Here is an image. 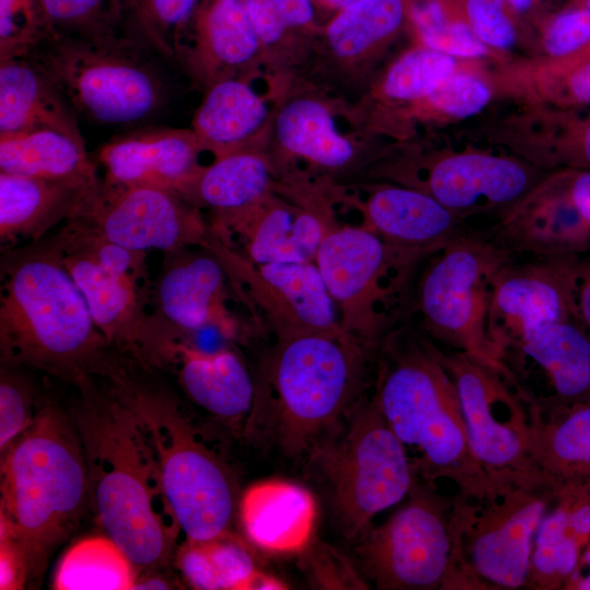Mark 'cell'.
Wrapping results in <instances>:
<instances>
[{
	"label": "cell",
	"instance_id": "3957f363",
	"mask_svg": "<svg viewBox=\"0 0 590 590\" xmlns=\"http://www.w3.org/2000/svg\"><path fill=\"white\" fill-rule=\"evenodd\" d=\"M370 352L347 333L276 339L244 436L268 435L288 456L310 455L362 400Z\"/></svg>",
	"mask_w": 590,
	"mask_h": 590
},
{
	"label": "cell",
	"instance_id": "ba28073f",
	"mask_svg": "<svg viewBox=\"0 0 590 590\" xmlns=\"http://www.w3.org/2000/svg\"><path fill=\"white\" fill-rule=\"evenodd\" d=\"M30 56L82 116L107 125L162 108L166 85L145 47L116 34L48 36Z\"/></svg>",
	"mask_w": 590,
	"mask_h": 590
},
{
	"label": "cell",
	"instance_id": "9f6ffc18",
	"mask_svg": "<svg viewBox=\"0 0 590 590\" xmlns=\"http://www.w3.org/2000/svg\"><path fill=\"white\" fill-rule=\"evenodd\" d=\"M582 560L587 567V574L573 579L571 581L578 589L590 590V550H588L582 557Z\"/></svg>",
	"mask_w": 590,
	"mask_h": 590
},
{
	"label": "cell",
	"instance_id": "836d02e7",
	"mask_svg": "<svg viewBox=\"0 0 590 590\" xmlns=\"http://www.w3.org/2000/svg\"><path fill=\"white\" fill-rule=\"evenodd\" d=\"M275 134L286 152L322 168H342L355 155L352 142L339 132L330 110L312 98L287 103L278 115Z\"/></svg>",
	"mask_w": 590,
	"mask_h": 590
},
{
	"label": "cell",
	"instance_id": "5bb4252c",
	"mask_svg": "<svg viewBox=\"0 0 590 590\" xmlns=\"http://www.w3.org/2000/svg\"><path fill=\"white\" fill-rule=\"evenodd\" d=\"M64 223L137 251L203 246L211 232L199 209L175 192L101 178L83 191Z\"/></svg>",
	"mask_w": 590,
	"mask_h": 590
},
{
	"label": "cell",
	"instance_id": "8992f818",
	"mask_svg": "<svg viewBox=\"0 0 590 590\" xmlns=\"http://www.w3.org/2000/svg\"><path fill=\"white\" fill-rule=\"evenodd\" d=\"M0 538L25 550L32 575L75 530L88 504L87 475L70 414L55 404L1 452Z\"/></svg>",
	"mask_w": 590,
	"mask_h": 590
},
{
	"label": "cell",
	"instance_id": "30bf717a",
	"mask_svg": "<svg viewBox=\"0 0 590 590\" xmlns=\"http://www.w3.org/2000/svg\"><path fill=\"white\" fill-rule=\"evenodd\" d=\"M426 252L391 245L364 226H333L315 258L343 331L369 350L391 332Z\"/></svg>",
	"mask_w": 590,
	"mask_h": 590
},
{
	"label": "cell",
	"instance_id": "9c48e42d",
	"mask_svg": "<svg viewBox=\"0 0 590 590\" xmlns=\"http://www.w3.org/2000/svg\"><path fill=\"white\" fill-rule=\"evenodd\" d=\"M310 459L327 483L338 528L349 539H359L373 518L408 496L417 480L374 397L362 399Z\"/></svg>",
	"mask_w": 590,
	"mask_h": 590
},
{
	"label": "cell",
	"instance_id": "603a6c76",
	"mask_svg": "<svg viewBox=\"0 0 590 590\" xmlns=\"http://www.w3.org/2000/svg\"><path fill=\"white\" fill-rule=\"evenodd\" d=\"M362 226L385 241L433 255L468 233L460 217L432 196L412 188L384 186L364 205Z\"/></svg>",
	"mask_w": 590,
	"mask_h": 590
},
{
	"label": "cell",
	"instance_id": "44dd1931",
	"mask_svg": "<svg viewBox=\"0 0 590 590\" xmlns=\"http://www.w3.org/2000/svg\"><path fill=\"white\" fill-rule=\"evenodd\" d=\"M170 366L194 405L245 435L255 402V381L236 351L223 347L206 352L182 340L174 346Z\"/></svg>",
	"mask_w": 590,
	"mask_h": 590
},
{
	"label": "cell",
	"instance_id": "1f68e13d",
	"mask_svg": "<svg viewBox=\"0 0 590 590\" xmlns=\"http://www.w3.org/2000/svg\"><path fill=\"white\" fill-rule=\"evenodd\" d=\"M271 170L251 150L231 153L204 166L181 198L196 208H209L213 217L244 210L268 196Z\"/></svg>",
	"mask_w": 590,
	"mask_h": 590
},
{
	"label": "cell",
	"instance_id": "680465c9",
	"mask_svg": "<svg viewBox=\"0 0 590 590\" xmlns=\"http://www.w3.org/2000/svg\"><path fill=\"white\" fill-rule=\"evenodd\" d=\"M508 3L517 11L523 12L529 10L534 0H507Z\"/></svg>",
	"mask_w": 590,
	"mask_h": 590
},
{
	"label": "cell",
	"instance_id": "d6986e66",
	"mask_svg": "<svg viewBox=\"0 0 590 590\" xmlns=\"http://www.w3.org/2000/svg\"><path fill=\"white\" fill-rule=\"evenodd\" d=\"M200 152L192 130L149 128L110 140L97 158L107 182L181 196L204 167L198 160Z\"/></svg>",
	"mask_w": 590,
	"mask_h": 590
},
{
	"label": "cell",
	"instance_id": "484cf974",
	"mask_svg": "<svg viewBox=\"0 0 590 590\" xmlns=\"http://www.w3.org/2000/svg\"><path fill=\"white\" fill-rule=\"evenodd\" d=\"M260 47L246 0H212L197 23L192 44L181 45L176 60L209 88L234 78L232 73L248 66Z\"/></svg>",
	"mask_w": 590,
	"mask_h": 590
},
{
	"label": "cell",
	"instance_id": "d590c367",
	"mask_svg": "<svg viewBox=\"0 0 590 590\" xmlns=\"http://www.w3.org/2000/svg\"><path fill=\"white\" fill-rule=\"evenodd\" d=\"M533 446L539 470L553 489L569 468L590 467V406L546 418L534 400Z\"/></svg>",
	"mask_w": 590,
	"mask_h": 590
},
{
	"label": "cell",
	"instance_id": "83f0119b",
	"mask_svg": "<svg viewBox=\"0 0 590 590\" xmlns=\"http://www.w3.org/2000/svg\"><path fill=\"white\" fill-rule=\"evenodd\" d=\"M87 188L0 172L1 246L10 248L20 239L44 238L58 223L68 220Z\"/></svg>",
	"mask_w": 590,
	"mask_h": 590
},
{
	"label": "cell",
	"instance_id": "9a60e30c",
	"mask_svg": "<svg viewBox=\"0 0 590 590\" xmlns=\"http://www.w3.org/2000/svg\"><path fill=\"white\" fill-rule=\"evenodd\" d=\"M202 247L219 258L233 286L252 308L259 309L276 339L346 333L315 262L253 263L212 229Z\"/></svg>",
	"mask_w": 590,
	"mask_h": 590
},
{
	"label": "cell",
	"instance_id": "11a10c76",
	"mask_svg": "<svg viewBox=\"0 0 590 590\" xmlns=\"http://www.w3.org/2000/svg\"><path fill=\"white\" fill-rule=\"evenodd\" d=\"M172 585L155 569L145 570L138 575L132 589H169Z\"/></svg>",
	"mask_w": 590,
	"mask_h": 590
},
{
	"label": "cell",
	"instance_id": "681fc988",
	"mask_svg": "<svg viewBox=\"0 0 590 590\" xmlns=\"http://www.w3.org/2000/svg\"><path fill=\"white\" fill-rule=\"evenodd\" d=\"M31 568L23 546L12 536L0 538V589H23Z\"/></svg>",
	"mask_w": 590,
	"mask_h": 590
},
{
	"label": "cell",
	"instance_id": "f546056e",
	"mask_svg": "<svg viewBox=\"0 0 590 590\" xmlns=\"http://www.w3.org/2000/svg\"><path fill=\"white\" fill-rule=\"evenodd\" d=\"M267 111L264 101L249 84L237 78L224 79L206 88L192 131L200 150L213 152L215 158L246 151Z\"/></svg>",
	"mask_w": 590,
	"mask_h": 590
},
{
	"label": "cell",
	"instance_id": "2e32d148",
	"mask_svg": "<svg viewBox=\"0 0 590 590\" xmlns=\"http://www.w3.org/2000/svg\"><path fill=\"white\" fill-rule=\"evenodd\" d=\"M582 260L577 253L506 263L495 278L488 334L504 361L541 329L577 320L576 294Z\"/></svg>",
	"mask_w": 590,
	"mask_h": 590
},
{
	"label": "cell",
	"instance_id": "e575fe53",
	"mask_svg": "<svg viewBox=\"0 0 590 590\" xmlns=\"http://www.w3.org/2000/svg\"><path fill=\"white\" fill-rule=\"evenodd\" d=\"M139 573L127 554L108 536H90L61 557L52 588L57 590H129Z\"/></svg>",
	"mask_w": 590,
	"mask_h": 590
},
{
	"label": "cell",
	"instance_id": "7402d4cb",
	"mask_svg": "<svg viewBox=\"0 0 590 590\" xmlns=\"http://www.w3.org/2000/svg\"><path fill=\"white\" fill-rule=\"evenodd\" d=\"M520 164L504 157L464 153L444 157L428 169L421 190L458 217L516 203L530 186Z\"/></svg>",
	"mask_w": 590,
	"mask_h": 590
},
{
	"label": "cell",
	"instance_id": "f907efd6",
	"mask_svg": "<svg viewBox=\"0 0 590 590\" xmlns=\"http://www.w3.org/2000/svg\"><path fill=\"white\" fill-rule=\"evenodd\" d=\"M565 184L566 194L582 220L590 226V170L573 176Z\"/></svg>",
	"mask_w": 590,
	"mask_h": 590
},
{
	"label": "cell",
	"instance_id": "bcb514c9",
	"mask_svg": "<svg viewBox=\"0 0 590 590\" xmlns=\"http://www.w3.org/2000/svg\"><path fill=\"white\" fill-rule=\"evenodd\" d=\"M427 97L437 109L450 116L468 117L485 106L489 91L472 75L450 74Z\"/></svg>",
	"mask_w": 590,
	"mask_h": 590
},
{
	"label": "cell",
	"instance_id": "94428289",
	"mask_svg": "<svg viewBox=\"0 0 590 590\" xmlns=\"http://www.w3.org/2000/svg\"><path fill=\"white\" fill-rule=\"evenodd\" d=\"M581 2V7H586L588 9H590V0H579Z\"/></svg>",
	"mask_w": 590,
	"mask_h": 590
},
{
	"label": "cell",
	"instance_id": "6f0895ef",
	"mask_svg": "<svg viewBox=\"0 0 590 590\" xmlns=\"http://www.w3.org/2000/svg\"><path fill=\"white\" fill-rule=\"evenodd\" d=\"M581 154L583 162L590 166V120L588 121L581 141Z\"/></svg>",
	"mask_w": 590,
	"mask_h": 590
},
{
	"label": "cell",
	"instance_id": "e0dca14e",
	"mask_svg": "<svg viewBox=\"0 0 590 590\" xmlns=\"http://www.w3.org/2000/svg\"><path fill=\"white\" fill-rule=\"evenodd\" d=\"M229 275L219 258L202 246L163 252L152 282L150 314L153 324L174 351L178 341L214 328L225 339L241 338L243 327L228 307Z\"/></svg>",
	"mask_w": 590,
	"mask_h": 590
},
{
	"label": "cell",
	"instance_id": "60d3db41",
	"mask_svg": "<svg viewBox=\"0 0 590 590\" xmlns=\"http://www.w3.org/2000/svg\"><path fill=\"white\" fill-rule=\"evenodd\" d=\"M48 36L40 0H0V59L27 56Z\"/></svg>",
	"mask_w": 590,
	"mask_h": 590
},
{
	"label": "cell",
	"instance_id": "f6af8a7d",
	"mask_svg": "<svg viewBox=\"0 0 590 590\" xmlns=\"http://www.w3.org/2000/svg\"><path fill=\"white\" fill-rule=\"evenodd\" d=\"M246 7L261 45L276 43L285 31L314 16L311 0H246Z\"/></svg>",
	"mask_w": 590,
	"mask_h": 590
},
{
	"label": "cell",
	"instance_id": "c3c4849f",
	"mask_svg": "<svg viewBox=\"0 0 590 590\" xmlns=\"http://www.w3.org/2000/svg\"><path fill=\"white\" fill-rule=\"evenodd\" d=\"M505 0H467L469 25L484 43L507 48L515 42V30L504 12Z\"/></svg>",
	"mask_w": 590,
	"mask_h": 590
},
{
	"label": "cell",
	"instance_id": "ab89813d",
	"mask_svg": "<svg viewBox=\"0 0 590 590\" xmlns=\"http://www.w3.org/2000/svg\"><path fill=\"white\" fill-rule=\"evenodd\" d=\"M413 22L430 49L459 57H480L486 52L483 42L469 24L448 20L437 0H422L412 8Z\"/></svg>",
	"mask_w": 590,
	"mask_h": 590
},
{
	"label": "cell",
	"instance_id": "8fae6325",
	"mask_svg": "<svg viewBox=\"0 0 590 590\" xmlns=\"http://www.w3.org/2000/svg\"><path fill=\"white\" fill-rule=\"evenodd\" d=\"M438 356L456 388L479 468L489 479L548 486L534 457V400L508 366H494L453 350L438 349Z\"/></svg>",
	"mask_w": 590,
	"mask_h": 590
},
{
	"label": "cell",
	"instance_id": "f5cc1de1",
	"mask_svg": "<svg viewBox=\"0 0 590 590\" xmlns=\"http://www.w3.org/2000/svg\"><path fill=\"white\" fill-rule=\"evenodd\" d=\"M567 85L575 101L590 103V56L571 70Z\"/></svg>",
	"mask_w": 590,
	"mask_h": 590
},
{
	"label": "cell",
	"instance_id": "b9f144b4",
	"mask_svg": "<svg viewBox=\"0 0 590 590\" xmlns=\"http://www.w3.org/2000/svg\"><path fill=\"white\" fill-rule=\"evenodd\" d=\"M21 366L2 364L0 375V452L33 423L36 390L20 370Z\"/></svg>",
	"mask_w": 590,
	"mask_h": 590
},
{
	"label": "cell",
	"instance_id": "ee69618b",
	"mask_svg": "<svg viewBox=\"0 0 590 590\" xmlns=\"http://www.w3.org/2000/svg\"><path fill=\"white\" fill-rule=\"evenodd\" d=\"M106 0H40L52 35L96 36L115 34L103 12Z\"/></svg>",
	"mask_w": 590,
	"mask_h": 590
},
{
	"label": "cell",
	"instance_id": "5b68a950",
	"mask_svg": "<svg viewBox=\"0 0 590 590\" xmlns=\"http://www.w3.org/2000/svg\"><path fill=\"white\" fill-rule=\"evenodd\" d=\"M373 397L408 455L414 453L417 477L451 481L458 492L488 482L470 450L453 382L430 341L409 329L391 331L380 344Z\"/></svg>",
	"mask_w": 590,
	"mask_h": 590
},
{
	"label": "cell",
	"instance_id": "74e56055",
	"mask_svg": "<svg viewBox=\"0 0 590 590\" xmlns=\"http://www.w3.org/2000/svg\"><path fill=\"white\" fill-rule=\"evenodd\" d=\"M404 12L402 0H356L331 21L327 40L341 59H353L393 33Z\"/></svg>",
	"mask_w": 590,
	"mask_h": 590
},
{
	"label": "cell",
	"instance_id": "d6a6232c",
	"mask_svg": "<svg viewBox=\"0 0 590 590\" xmlns=\"http://www.w3.org/2000/svg\"><path fill=\"white\" fill-rule=\"evenodd\" d=\"M515 351L544 370L558 400L590 396V335L578 320L550 324Z\"/></svg>",
	"mask_w": 590,
	"mask_h": 590
},
{
	"label": "cell",
	"instance_id": "277c9868",
	"mask_svg": "<svg viewBox=\"0 0 590 590\" xmlns=\"http://www.w3.org/2000/svg\"><path fill=\"white\" fill-rule=\"evenodd\" d=\"M153 369L115 352L104 377L108 389L133 412L153 448L185 540L232 531L240 498L237 481L176 394L153 378Z\"/></svg>",
	"mask_w": 590,
	"mask_h": 590
},
{
	"label": "cell",
	"instance_id": "f1b7e54d",
	"mask_svg": "<svg viewBox=\"0 0 590 590\" xmlns=\"http://www.w3.org/2000/svg\"><path fill=\"white\" fill-rule=\"evenodd\" d=\"M0 172L83 187L99 180L84 140L48 128L0 137Z\"/></svg>",
	"mask_w": 590,
	"mask_h": 590
},
{
	"label": "cell",
	"instance_id": "f35d334b",
	"mask_svg": "<svg viewBox=\"0 0 590 590\" xmlns=\"http://www.w3.org/2000/svg\"><path fill=\"white\" fill-rule=\"evenodd\" d=\"M455 68L451 56L434 49H416L400 58L389 70L385 93L411 101L428 96Z\"/></svg>",
	"mask_w": 590,
	"mask_h": 590
},
{
	"label": "cell",
	"instance_id": "ffe728a7",
	"mask_svg": "<svg viewBox=\"0 0 590 590\" xmlns=\"http://www.w3.org/2000/svg\"><path fill=\"white\" fill-rule=\"evenodd\" d=\"M210 227L225 243L237 236L243 248L237 251L251 262L270 263L315 262L333 226L316 212L288 206L268 194L244 210L213 217Z\"/></svg>",
	"mask_w": 590,
	"mask_h": 590
},
{
	"label": "cell",
	"instance_id": "8d00e7d4",
	"mask_svg": "<svg viewBox=\"0 0 590 590\" xmlns=\"http://www.w3.org/2000/svg\"><path fill=\"white\" fill-rule=\"evenodd\" d=\"M580 540L571 527L566 503L547 508L534 536L527 589H554L571 579L577 570Z\"/></svg>",
	"mask_w": 590,
	"mask_h": 590
},
{
	"label": "cell",
	"instance_id": "cb8c5ba5",
	"mask_svg": "<svg viewBox=\"0 0 590 590\" xmlns=\"http://www.w3.org/2000/svg\"><path fill=\"white\" fill-rule=\"evenodd\" d=\"M316 509L315 498L305 487L267 480L240 495L237 516L253 545L270 553L294 554L311 543Z\"/></svg>",
	"mask_w": 590,
	"mask_h": 590
},
{
	"label": "cell",
	"instance_id": "4fadbf2b",
	"mask_svg": "<svg viewBox=\"0 0 590 590\" xmlns=\"http://www.w3.org/2000/svg\"><path fill=\"white\" fill-rule=\"evenodd\" d=\"M408 502L358 539L365 578L382 590L450 589L453 569L452 499L416 480Z\"/></svg>",
	"mask_w": 590,
	"mask_h": 590
},
{
	"label": "cell",
	"instance_id": "7dc6e473",
	"mask_svg": "<svg viewBox=\"0 0 590 590\" xmlns=\"http://www.w3.org/2000/svg\"><path fill=\"white\" fill-rule=\"evenodd\" d=\"M544 44L557 57L571 55L590 45V9L578 5L557 14L548 24Z\"/></svg>",
	"mask_w": 590,
	"mask_h": 590
},
{
	"label": "cell",
	"instance_id": "db71d44e",
	"mask_svg": "<svg viewBox=\"0 0 590 590\" xmlns=\"http://www.w3.org/2000/svg\"><path fill=\"white\" fill-rule=\"evenodd\" d=\"M568 506V505H567ZM569 520L576 533L586 539L590 535V503H583L569 508Z\"/></svg>",
	"mask_w": 590,
	"mask_h": 590
},
{
	"label": "cell",
	"instance_id": "4dcf8cb0",
	"mask_svg": "<svg viewBox=\"0 0 590 590\" xmlns=\"http://www.w3.org/2000/svg\"><path fill=\"white\" fill-rule=\"evenodd\" d=\"M175 563L186 582L198 590L287 588L256 566L248 546L232 531L206 540H184L175 553Z\"/></svg>",
	"mask_w": 590,
	"mask_h": 590
},
{
	"label": "cell",
	"instance_id": "4316f807",
	"mask_svg": "<svg viewBox=\"0 0 590 590\" xmlns=\"http://www.w3.org/2000/svg\"><path fill=\"white\" fill-rule=\"evenodd\" d=\"M64 99L30 56L0 59V137L48 128L83 140Z\"/></svg>",
	"mask_w": 590,
	"mask_h": 590
},
{
	"label": "cell",
	"instance_id": "816d5d0a",
	"mask_svg": "<svg viewBox=\"0 0 590 590\" xmlns=\"http://www.w3.org/2000/svg\"><path fill=\"white\" fill-rule=\"evenodd\" d=\"M577 320L590 335V260L581 262L576 294Z\"/></svg>",
	"mask_w": 590,
	"mask_h": 590
},
{
	"label": "cell",
	"instance_id": "52a82bcc",
	"mask_svg": "<svg viewBox=\"0 0 590 590\" xmlns=\"http://www.w3.org/2000/svg\"><path fill=\"white\" fill-rule=\"evenodd\" d=\"M554 489L489 479L451 498L450 589L516 590L528 586L533 541Z\"/></svg>",
	"mask_w": 590,
	"mask_h": 590
},
{
	"label": "cell",
	"instance_id": "91938a15",
	"mask_svg": "<svg viewBox=\"0 0 590 590\" xmlns=\"http://www.w3.org/2000/svg\"><path fill=\"white\" fill-rule=\"evenodd\" d=\"M331 7L342 10L356 0H326Z\"/></svg>",
	"mask_w": 590,
	"mask_h": 590
},
{
	"label": "cell",
	"instance_id": "7bdbcfd3",
	"mask_svg": "<svg viewBox=\"0 0 590 590\" xmlns=\"http://www.w3.org/2000/svg\"><path fill=\"white\" fill-rule=\"evenodd\" d=\"M148 44L161 56L176 60L182 28L197 0H138Z\"/></svg>",
	"mask_w": 590,
	"mask_h": 590
},
{
	"label": "cell",
	"instance_id": "6da1fadb",
	"mask_svg": "<svg viewBox=\"0 0 590 590\" xmlns=\"http://www.w3.org/2000/svg\"><path fill=\"white\" fill-rule=\"evenodd\" d=\"M70 411L87 475L88 504L138 573L166 565L181 534L162 473L133 412L86 377Z\"/></svg>",
	"mask_w": 590,
	"mask_h": 590
},
{
	"label": "cell",
	"instance_id": "ac0fdd59",
	"mask_svg": "<svg viewBox=\"0 0 590 590\" xmlns=\"http://www.w3.org/2000/svg\"><path fill=\"white\" fill-rule=\"evenodd\" d=\"M56 235L64 264L108 345L143 365L170 366L172 351L158 335L148 309L152 282L106 270L59 232Z\"/></svg>",
	"mask_w": 590,
	"mask_h": 590
},
{
	"label": "cell",
	"instance_id": "d4e9b609",
	"mask_svg": "<svg viewBox=\"0 0 590 590\" xmlns=\"http://www.w3.org/2000/svg\"><path fill=\"white\" fill-rule=\"evenodd\" d=\"M491 238L504 250L547 257L590 249V226L570 203L565 187L546 188L506 212Z\"/></svg>",
	"mask_w": 590,
	"mask_h": 590
},
{
	"label": "cell",
	"instance_id": "7a4b0ae2",
	"mask_svg": "<svg viewBox=\"0 0 590 590\" xmlns=\"http://www.w3.org/2000/svg\"><path fill=\"white\" fill-rule=\"evenodd\" d=\"M1 363L78 385L105 376L113 349L68 271L58 236L3 251L0 261Z\"/></svg>",
	"mask_w": 590,
	"mask_h": 590
},
{
	"label": "cell",
	"instance_id": "7c38bea8",
	"mask_svg": "<svg viewBox=\"0 0 590 590\" xmlns=\"http://www.w3.org/2000/svg\"><path fill=\"white\" fill-rule=\"evenodd\" d=\"M514 257L473 232L429 256L416 292L425 331L435 340L494 366H507L488 334V309L499 270Z\"/></svg>",
	"mask_w": 590,
	"mask_h": 590
}]
</instances>
